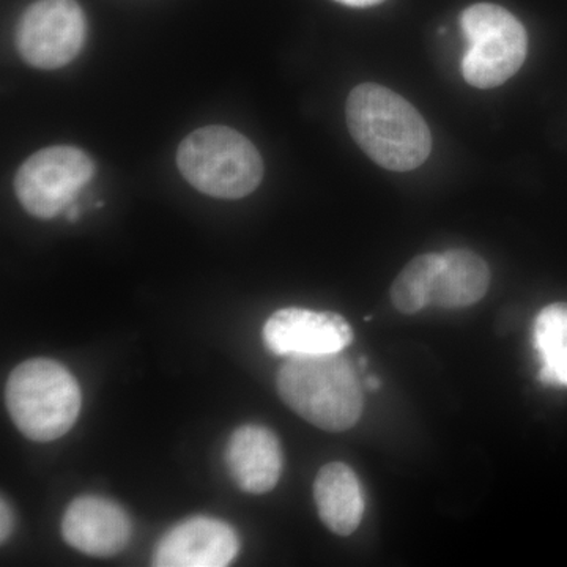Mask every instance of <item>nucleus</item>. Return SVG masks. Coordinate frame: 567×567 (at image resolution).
I'll list each match as a JSON object with an SVG mask.
<instances>
[{"instance_id": "14", "label": "nucleus", "mask_w": 567, "mask_h": 567, "mask_svg": "<svg viewBox=\"0 0 567 567\" xmlns=\"http://www.w3.org/2000/svg\"><path fill=\"white\" fill-rule=\"evenodd\" d=\"M540 382L567 388V303L547 306L535 322Z\"/></svg>"}, {"instance_id": "5", "label": "nucleus", "mask_w": 567, "mask_h": 567, "mask_svg": "<svg viewBox=\"0 0 567 567\" xmlns=\"http://www.w3.org/2000/svg\"><path fill=\"white\" fill-rule=\"evenodd\" d=\"M468 50L462 74L476 89H495L514 76L527 59L528 37L522 22L503 7L476 3L461 14Z\"/></svg>"}, {"instance_id": "11", "label": "nucleus", "mask_w": 567, "mask_h": 567, "mask_svg": "<svg viewBox=\"0 0 567 567\" xmlns=\"http://www.w3.org/2000/svg\"><path fill=\"white\" fill-rule=\"evenodd\" d=\"M226 462L230 476L241 491L252 495L267 494L281 477V443L264 425H241L230 436Z\"/></svg>"}, {"instance_id": "10", "label": "nucleus", "mask_w": 567, "mask_h": 567, "mask_svg": "<svg viewBox=\"0 0 567 567\" xmlns=\"http://www.w3.org/2000/svg\"><path fill=\"white\" fill-rule=\"evenodd\" d=\"M62 536L69 546L89 557H114L132 540L133 524L117 503L103 496L85 495L66 507Z\"/></svg>"}, {"instance_id": "3", "label": "nucleus", "mask_w": 567, "mask_h": 567, "mask_svg": "<svg viewBox=\"0 0 567 567\" xmlns=\"http://www.w3.org/2000/svg\"><path fill=\"white\" fill-rule=\"evenodd\" d=\"M6 404L22 435L33 442H52L76 423L81 388L65 365L48 358H33L11 372Z\"/></svg>"}, {"instance_id": "19", "label": "nucleus", "mask_w": 567, "mask_h": 567, "mask_svg": "<svg viewBox=\"0 0 567 567\" xmlns=\"http://www.w3.org/2000/svg\"><path fill=\"white\" fill-rule=\"evenodd\" d=\"M78 213H80V210H78L76 207H73V205H70L69 213H66V216H69L70 221H76Z\"/></svg>"}, {"instance_id": "1", "label": "nucleus", "mask_w": 567, "mask_h": 567, "mask_svg": "<svg viewBox=\"0 0 567 567\" xmlns=\"http://www.w3.org/2000/svg\"><path fill=\"white\" fill-rule=\"evenodd\" d=\"M346 112L354 142L379 166L409 173L431 155L432 134L423 115L390 89L371 82L358 85Z\"/></svg>"}, {"instance_id": "2", "label": "nucleus", "mask_w": 567, "mask_h": 567, "mask_svg": "<svg viewBox=\"0 0 567 567\" xmlns=\"http://www.w3.org/2000/svg\"><path fill=\"white\" fill-rule=\"evenodd\" d=\"M276 386L284 404L322 431H349L363 415V388L341 352L287 357Z\"/></svg>"}, {"instance_id": "17", "label": "nucleus", "mask_w": 567, "mask_h": 567, "mask_svg": "<svg viewBox=\"0 0 567 567\" xmlns=\"http://www.w3.org/2000/svg\"><path fill=\"white\" fill-rule=\"evenodd\" d=\"M336 2L347 7H354V9H365V7L377 6V3L383 2V0H336Z\"/></svg>"}, {"instance_id": "4", "label": "nucleus", "mask_w": 567, "mask_h": 567, "mask_svg": "<svg viewBox=\"0 0 567 567\" xmlns=\"http://www.w3.org/2000/svg\"><path fill=\"white\" fill-rule=\"evenodd\" d=\"M177 164L189 185L216 199L249 196L264 178L259 151L227 126H204L188 134L178 145Z\"/></svg>"}, {"instance_id": "16", "label": "nucleus", "mask_w": 567, "mask_h": 567, "mask_svg": "<svg viewBox=\"0 0 567 567\" xmlns=\"http://www.w3.org/2000/svg\"><path fill=\"white\" fill-rule=\"evenodd\" d=\"M14 527V517L11 507L6 498L0 502V540L2 544L9 540Z\"/></svg>"}, {"instance_id": "9", "label": "nucleus", "mask_w": 567, "mask_h": 567, "mask_svg": "<svg viewBox=\"0 0 567 567\" xmlns=\"http://www.w3.org/2000/svg\"><path fill=\"white\" fill-rule=\"evenodd\" d=\"M240 539L226 522L193 517L175 525L156 544L153 566L224 567L237 558Z\"/></svg>"}, {"instance_id": "18", "label": "nucleus", "mask_w": 567, "mask_h": 567, "mask_svg": "<svg viewBox=\"0 0 567 567\" xmlns=\"http://www.w3.org/2000/svg\"><path fill=\"white\" fill-rule=\"evenodd\" d=\"M365 385H368L369 390H379L380 382L375 377H369V379L365 380Z\"/></svg>"}, {"instance_id": "8", "label": "nucleus", "mask_w": 567, "mask_h": 567, "mask_svg": "<svg viewBox=\"0 0 567 567\" xmlns=\"http://www.w3.org/2000/svg\"><path fill=\"white\" fill-rule=\"evenodd\" d=\"M353 330L334 312L286 308L276 311L264 327V342L278 357L339 353L352 344Z\"/></svg>"}, {"instance_id": "6", "label": "nucleus", "mask_w": 567, "mask_h": 567, "mask_svg": "<svg viewBox=\"0 0 567 567\" xmlns=\"http://www.w3.org/2000/svg\"><path fill=\"white\" fill-rule=\"evenodd\" d=\"M95 163L71 145H52L29 156L14 177V193L24 210L52 219L74 203L92 182Z\"/></svg>"}, {"instance_id": "7", "label": "nucleus", "mask_w": 567, "mask_h": 567, "mask_svg": "<svg viewBox=\"0 0 567 567\" xmlns=\"http://www.w3.org/2000/svg\"><path fill=\"white\" fill-rule=\"evenodd\" d=\"M87 20L76 0H37L18 21L17 50L22 61L40 70H58L80 55Z\"/></svg>"}, {"instance_id": "15", "label": "nucleus", "mask_w": 567, "mask_h": 567, "mask_svg": "<svg viewBox=\"0 0 567 567\" xmlns=\"http://www.w3.org/2000/svg\"><path fill=\"white\" fill-rule=\"evenodd\" d=\"M442 254L429 252L405 265L391 286V301L402 315L412 316L432 306Z\"/></svg>"}, {"instance_id": "13", "label": "nucleus", "mask_w": 567, "mask_h": 567, "mask_svg": "<svg viewBox=\"0 0 567 567\" xmlns=\"http://www.w3.org/2000/svg\"><path fill=\"white\" fill-rule=\"evenodd\" d=\"M491 282L488 265L470 249H450L442 254L432 306L462 309L477 303Z\"/></svg>"}, {"instance_id": "12", "label": "nucleus", "mask_w": 567, "mask_h": 567, "mask_svg": "<svg viewBox=\"0 0 567 567\" xmlns=\"http://www.w3.org/2000/svg\"><path fill=\"white\" fill-rule=\"evenodd\" d=\"M317 513L324 527L338 536H350L360 527L364 494L357 473L342 462H330L315 481Z\"/></svg>"}]
</instances>
